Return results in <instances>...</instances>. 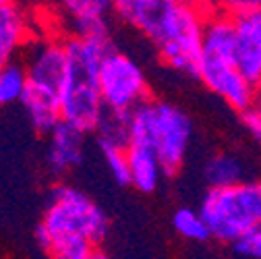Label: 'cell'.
I'll use <instances>...</instances> for the list:
<instances>
[{
  "instance_id": "6da1fadb",
  "label": "cell",
  "mask_w": 261,
  "mask_h": 259,
  "mask_svg": "<svg viewBox=\"0 0 261 259\" xmlns=\"http://www.w3.org/2000/svg\"><path fill=\"white\" fill-rule=\"evenodd\" d=\"M108 218L89 195L71 185H56L36 230L40 251L56 259L102 257Z\"/></svg>"
},
{
  "instance_id": "7a4b0ae2",
  "label": "cell",
  "mask_w": 261,
  "mask_h": 259,
  "mask_svg": "<svg viewBox=\"0 0 261 259\" xmlns=\"http://www.w3.org/2000/svg\"><path fill=\"white\" fill-rule=\"evenodd\" d=\"M112 48L110 29L67 36L69 69L60 91V112L64 122L79 126L85 133H95L106 114L100 91V67Z\"/></svg>"
},
{
  "instance_id": "3957f363",
  "label": "cell",
  "mask_w": 261,
  "mask_h": 259,
  "mask_svg": "<svg viewBox=\"0 0 261 259\" xmlns=\"http://www.w3.org/2000/svg\"><path fill=\"white\" fill-rule=\"evenodd\" d=\"M237 27L234 17L210 9L203 50L197 67V77L214 95L230 106L234 112H245L253 100V83L239 69L237 56Z\"/></svg>"
},
{
  "instance_id": "277c9868",
  "label": "cell",
  "mask_w": 261,
  "mask_h": 259,
  "mask_svg": "<svg viewBox=\"0 0 261 259\" xmlns=\"http://www.w3.org/2000/svg\"><path fill=\"white\" fill-rule=\"evenodd\" d=\"M145 141L158 153L166 176L182 166L193 139V124L178 106L149 98L128 114V141Z\"/></svg>"
},
{
  "instance_id": "5b68a950",
  "label": "cell",
  "mask_w": 261,
  "mask_h": 259,
  "mask_svg": "<svg viewBox=\"0 0 261 259\" xmlns=\"http://www.w3.org/2000/svg\"><path fill=\"white\" fill-rule=\"evenodd\" d=\"M207 15L210 7L199 0H180L172 9L164 25L151 38L160 60L168 69L195 77L201 60Z\"/></svg>"
},
{
  "instance_id": "8992f818",
  "label": "cell",
  "mask_w": 261,
  "mask_h": 259,
  "mask_svg": "<svg viewBox=\"0 0 261 259\" xmlns=\"http://www.w3.org/2000/svg\"><path fill=\"white\" fill-rule=\"evenodd\" d=\"M212 239L232 245L261 222V180H241L228 187H207L199 203Z\"/></svg>"
},
{
  "instance_id": "52a82bcc",
  "label": "cell",
  "mask_w": 261,
  "mask_h": 259,
  "mask_svg": "<svg viewBox=\"0 0 261 259\" xmlns=\"http://www.w3.org/2000/svg\"><path fill=\"white\" fill-rule=\"evenodd\" d=\"M100 91L108 112L130 114L151 98V87L139 62L116 46L100 67Z\"/></svg>"
},
{
  "instance_id": "ba28073f",
  "label": "cell",
  "mask_w": 261,
  "mask_h": 259,
  "mask_svg": "<svg viewBox=\"0 0 261 259\" xmlns=\"http://www.w3.org/2000/svg\"><path fill=\"white\" fill-rule=\"evenodd\" d=\"M21 58L27 69V91L60 100V91L69 69L67 36L36 29Z\"/></svg>"
},
{
  "instance_id": "9c48e42d",
  "label": "cell",
  "mask_w": 261,
  "mask_h": 259,
  "mask_svg": "<svg viewBox=\"0 0 261 259\" xmlns=\"http://www.w3.org/2000/svg\"><path fill=\"white\" fill-rule=\"evenodd\" d=\"M62 34H93L110 29L114 0H54Z\"/></svg>"
},
{
  "instance_id": "30bf717a",
  "label": "cell",
  "mask_w": 261,
  "mask_h": 259,
  "mask_svg": "<svg viewBox=\"0 0 261 259\" xmlns=\"http://www.w3.org/2000/svg\"><path fill=\"white\" fill-rule=\"evenodd\" d=\"M85 135L87 133L81 131L79 126L64 122V120H60L48 133L46 166L54 176H58V178L67 176L83 162Z\"/></svg>"
},
{
  "instance_id": "8fae6325",
  "label": "cell",
  "mask_w": 261,
  "mask_h": 259,
  "mask_svg": "<svg viewBox=\"0 0 261 259\" xmlns=\"http://www.w3.org/2000/svg\"><path fill=\"white\" fill-rule=\"evenodd\" d=\"M180 0H114V17L151 40Z\"/></svg>"
},
{
  "instance_id": "7c38bea8",
  "label": "cell",
  "mask_w": 261,
  "mask_h": 259,
  "mask_svg": "<svg viewBox=\"0 0 261 259\" xmlns=\"http://www.w3.org/2000/svg\"><path fill=\"white\" fill-rule=\"evenodd\" d=\"M237 27V64L255 85L261 79V9L234 17Z\"/></svg>"
},
{
  "instance_id": "4fadbf2b",
  "label": "cell",
  "mask_w": 261,
  "mask_h": 259,
  "mask_svg": "<svg viewBox=\"0 0 261 259\" xmlns=\"http://www.w3.org/2000/svg\"><path fill=\"white\" fill-rule=\"evenodd\" d=\"M34 34V17H29L17 3L0 7V64L21 58Z\"/></svg>"
},
{
  "instance_id": "5bb4252c",
  "label": "cell",
  "mask_w": 261,
  "mask_h": 259,
  "mask_svg": "<svg viewBox=\"0 0 261 259\" xmlns=\"http://www.w3.org/2000/svg\"><path fill=\"white\" fill-rule=\"evenodd\" d=\"M128 156V185L135 187L141 193H153L162 178L166 176V170L162 166L158 153L145 141L130 139L126 143Z\"/></svg>"
},
{
  "instance_id": "9a60e30c",
  "label": "cell",
  "mask_w": 261,
  "mask_h": 259,
  "mask_svg": "<svg viewBox=\"0 0 261 259\" xmlns=\"http://www.w3.org/2000/svg\"><path fill=\"white\" fill-rule=\"evenodd\" d=\"M203 180L207 187H228L245 180V164L237 153L218 151L203 164Z\"/></svg>"
},
{
  "instance_id": "2e32d148",
  "label": "cell",
  "mask_w": 261,
  "mask_h": 259,
  "mask_svg": "<svg viewBox=\"0 0 261 259\" xmlns=\"http://www.w3.org/2000/svg\"><path fill=\"white\" fill-rule=\"evenodd\" d=\"M27 91V69L23 58L0 64V108L19 104Z\"/></svg>"
},
{
  "instance_id": "e0dca14e",
  "label": "cell",
  "mask_w": 261,
  "mask_h": 259,
  "mask_svg": "<svg viewBox=\"0 0 261 259\" xmlns=\"http://www.w3.org/2000/svg\"><path fill=\"white\" fill-rule=\"evenodd\" d=\"M172 228L174 232L189 241V243H207L212 239L210 224L201 210H193V208H180L172 214Z\"/></svg>"
},
{
  "instance_id": "ac0fdd59",
  "label": "cell",
  "mask_w": 261,
  "mask_h": 259,
  "mask_svg": "<svg viewBox=\"0 0 261 259\" xmlns=\"http://www.w3.org/2000/svg\"><path fill=\"white\" fill-rule=\"evenodd\" d=\"M100 151L104 156V162L108 166L110 176L118 185H128V156H126V145L122 143H108V141H97Z\"/></svg>"
},
{
  "instance_id": "d6986e66",
  "label": "cell",
  "mask_w": 261,
  "mask_h": 259,
  "mask_svg": "<svg viewBox=\"0 0 261 259\" xmlns=\"http://www.w3.org/2000/svg\"><path fill=\"white\" fill-rule=\"evenodd\" d=\"M230 247L241 257L261 259V222H257L255 226H251V228L241 239H237Z\"/></svg>"
},
{
  "instance_id": "ffe728a7",
  "label": "cell",
  "mask_w": 261,
  "mask_h": 259,
  "mask_svg": "<svg viewBox=\"0 0 261 259\" xmlns=\"http://www.w3.org/2000/svg\"><path fill=\"white\" fill-rule=\"evenodd\" d=\"M207 7L214 11H222L226 15H243L261 9V0H207Z\"/></svg>"
},
{
  "instance_id": "44dd1931",
  "label": "cell",
  "mask_w": 261,
  "mask_h": 259,
  "mask_svg": "<svg viewBox=\"0 0 261 259\" xmlns=\"http://www.w3.org/2000/svg\"><path fill=\"white\" fill-rule=\"evenodd\" d=\"M241 118H243L245 128L251 133V137L257 141V145L261 147V116H257L251 110H245V112H241Z\"/></svg>"
},
{
  "instance_id": "7402d4cb",
  "label": "cell",
  "mask_w": 261,
  "mask_h": 259,
  "mask_svg": "<svg viewBox=\"0 0 261 259\" xmlns=\"http://www.w3.org/2000/svg\"><path fill=\"white\" fill-rule=\"evenodd\" d=\"M247 110H251L257 116H261V79H257L255 85H253V100H251V106Z\"/></svg>"
},
{
  "instance_id": "603a6c76",
  "label": "cell",
  "mask_w": 261,
  "mask_h": 259,
  "mask_svg": "<svg viewBox=\"0 0 261 259\" xmlns=\"http://www.w3.org/2000/svg\"><path fill=\"white\" fill-rule=\"evenodd\" d=\"M13 3H17V0H0V7H5V5H13Z\"/></svg>"
},
{
  "instance_id": "cb8c5ba5",
  "label": "cell",
  "mask_w": 261,
  "mask_h": 259,
  "mask_svg": "<svg viewBox=\"0 0 261 259\" xmlns=\"http://www.w3.org/2000/svg\"><path fill=\"white\" fill-rule=\"evenodd\" d=\"M199 3H205V5H207V0H199Z\"/></svg>"
}]
</instances>
